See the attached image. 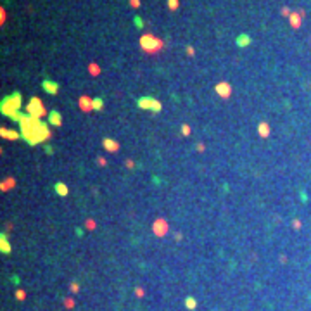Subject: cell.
<instances>
[{"instance_id":"obj_3","label":"cell","mask_w":311,"mask_h":311,"mask_svg":"<svg viewBox=\"0 0 311 311\" xmlns=\"http://www.w3.org/2000/svg\"><path fill=\"white\" fill-rule=\"evenodd\" d=\"M164 47L161 38H158L156 35L152 33H145V35H142L140 37V49L144 50L145 54L149 56H154V54H159Z\"/></svg>"},{"instance_id":"obj_32","label":"cell","mask_w":311,"mask_h":311,"mask_svg":"<svg viewBox=\"0 0 311 311\" xmlns=\"http://www.w3.org/2000/svg\"><path fill=\"white\" fill-rule=\"evenodd\" d=\"M71 291L78 292V291H80V285H78V283H71Z\"/></svg>"},{"instance_id":"obj_2","label":"cell","mask_w":311,"mask_h":311,"mask_svg":"<svg viewBox=\"0 0 311 311\" xmlns=\"http://www.w3.org/2000/svg\"><path fill=\"white\" fill-rule=\"evenodd\" d=\"M21 104H23V97H21V93L19 92H14V93H11V95H7V97L2 99V102H0V111H2L4 116L12 118L16 113H19Z\"/></svg>"},{"instance_id":"obj_13","label":"cell","mask_w":311,"mask_h":311,"mask_svg":"<svg viewBox=\"0 0 311 311\" xmlns=\"http://www.w3.org/2000/svg\"><path fill=\"white\" fill-rule=\"evenodd\" d=\"M154 232H156V235L162 237V235L168 232V225H166V221H162V220H158V221L154 223Z\"/></svg>"},{"instance_id":"obj_6","label":"cell","mask_w":311,"mask_h":311,"mask_svg":"<svg viewBox=\"0 0 311 311\" xmlns=\"http://www.w3.org/2000/svg\"><path fill=\"white\" fill-rule=\"evenodd\" d=\"M214 92L218 93L221 99H228L232 95V87H230V83H226V81H220L218 85L214 87Z\"/></svg>"},{"instance_id":"obj_35","label":"cell","mask_w":311,"mask_h":311,"mask_svg":"<svg viewBox=\"0 0 311 311\" xmlns=\"http://www.w3.org/2000/svg\"><path fill=\"white\" fill-rule=\"evenodd\" d=\"M204 149H206L204 144H197V150H199V152H204Z\"/></svg>"},{"instance_id":"obj_30","label":"cell","mask_w":311,"mask_h":311,"mask_svg":"<svg viewBox=\"0 0 311 311\" xmlns=\"http://www.w3.org/2000/svg\"><path fill=\"white\" fill-rule=\"evenodd\" d=\"M16 297H17V299H21V301H23V299H24V297H26L24 291H17V292H16Z\"/></svg>"},{"instance_id":"obj_18","label":"cell","mask_w":311,"mask_h":311,"mask_svg":"<svg viewBox=\"0 0 311 311\" xmlns=\"http://www.w3.org/2000/svg\"><path fill=\"white\" fill-rule=\"evenodd\" d=\"M185 306L189 308V309H195L197 308V301H195L192 295H187V299H185Z\"/></svg>"},{"instance_id":"obj_16","label":"cell","mask_w":311,"mask_h":311,"mask_svg":"<svg viewBox=\"0 0 311 311\" xmlns=\"http://www.w3.org/2000/svg\"><path fill=\"white\" fill-rule=\"evenodd\" d=\"M258 133L261 135L263 138H266V137H270V125L268 123H259V126H258Z\"/></svg>"},{"instance_id":"obj_24","label":"cell","mask_w":311,"mask_h":311,"mask_svg":"<svg viewBox=\"0 0 311 311\" xmlns=\"http://www.w3.org/2000/svg\"><path fill=\"white\" fill-rule=\"evenodd\" d=\"M280 12H282V16H283V17H291L292 11H291L289 7H282V11H280Z\"/></svg>"},{"instance_id":"obj_20","label":"cell","mask_w":311,"mask_h":311,"mask_svg":"<svg viewBox=\"0 0 311 311\" xmlns=\"http://www.w3.org/2000/svg\"><path fill=\"white\" fill-rule=\"evenodd\" d=\"M11 187H14V180H12V178H7V180H4V182H2L0 189H2V192H5V190H9Z\"/></svg>"},{"instance_id":"obj_7","label":"cell","mask_w":311,"mask_h":311,"mask_svg":"<svg viewBox=\"0 0 311 311\" xmlns=\"http://www.w3.org/2000/svg\"><path fill=\"white\" fill-rule=\"evenodd\" d=\"M78 107H80L83 113H90V111H93V99H90L88 95H81L80 100H78Z\"/></svg>"},{"instance_id":"obj_21","label":"cell","mask_w":311,"mask_h":311,"mask_svg":"<svg viewBox=\"0 0 311 311\" xmlns=\"http://www.w3.org/2000/svg\"><path fill=\"white\" fill-rule=\"evenodd\" d=\"M104 107V100L100 97H95L93 99V111H100Z\"/></svg>"},{"instance_id":"obj_33","label":"cell","mask_w":311,"mask_h":311,"mask_svg":"<svg viewBox=\"0 0 311 311\" xmlns=\"http://www.w3.org/2000/svg\"><path fill=\"white\" fill-rule=\"evenodd\" d=\"M97 162H99V164H100V166H105V164H107V161H105V158H99V159H97Z\"/></svg>"},{"instance_id":"obj_23","label":"cell","mask_w":311,"mask_h":311,"mask_svg":"<svg viewBox=\"0 0 311 311\" xmlns=\"http://www.w3.org/2000/svg\"><path fill=\"white\" fill-rule=\"evenodd\" d=\"M133 23H135V26H137L138 29H142V28H144V21H142V19H140V17H138V16H135Z\"/></svg>"},{"instance_id":"obj_34","label":"cell","mask_w":311,"mask_h":311,"mask_svg":"<svg viewBox=\"0 0 311 311\" xmlns=\"http://www.w3.org/2000/svg\"><path fill=\"white\" fill-rule=\"evenodd\" d=\"M52 152H54V149H52V147H50V145H45V154H49V156H50Z\"/></svg>"},{"instance_id":"obj_37","label":"cell","mask_w":311,"mask_h":311,"mask_svg":"<svg viewBox=\"0 0 311 311\" xmlns=\"http://www.w3.org/2000/svg\"><path fill=\"white\" fill-rule=\"evenodd\" d=\"M294 228H301V221H299V220H295V221H294Z\"/></svg>"},{"instance_id":"obj_27","label":"cell","mask_w":311,"mask_h":311,"mask_svg":"<svg viewBox=\"0 0 311 311\" xmlns=\"http://www.w3.org/2000/svg\"><path fill=\"white\" fill-rule=\"evenodd\" d=\"M85 225H87V228H88V230H93V228H95V221H93V220H87Z\"/></svg>"},{"instance_id":"obj_36","label":"cell","mask_w":311,"mask_h":311,"mask_svg":"<svg viewBox=\"0 0 311 311\" xmlns=\"http://www.w3.org/2000/svg\"><path fill=\"white\" fill-rule=\"evenodd\" d=\"M135 292H137V295H138V297H142V295H144V291H142L140 287H138V289H137Z\"/></svg>"},{"instance_id":"obj_5","label":"cell","mask_w":311,"mask_h":311,"mask_svg":"<svg viewBox=\"0 0 311 311\" xmlns=\"http://www.w3.org/2000/svg\"><path fill=\"white\" fill-rule=\"evenodd\" d=\"M137 105L140 109H149V111H152V113H159V111L162 109L161 102L152 99V97H140L137 100Z\"/></svg>"},{"instance_id":"obj_11","label":"cell","mask_w":311,"mask_h":311,"mask_svg":"<svg viewBox=\"0 0 311 311\" xmlns=\"http://www.w3.org/2000/svg\"><path fill=\"white\" fill-rule=\"evenodd\" d=\"M42 87H43V90L47 93H50V95H56V93L59 92V85L52 80H45L43 83H42Z\"/></svg>"},{"instance_id":"obj_25","label":"cell","mask_w":311,"mask_h":311,"mask_svg":"<svg viewBox=\"0 0 311 311\" xmlns=\"http://www.w3.org/2000/svg\"><path fill=\"white\" fill-rule=\"evenodd\" d=\"M4 23H5V9L2 7L0 9V26H4Z\"/></svg>"},{"instance_id":"obj_4","label":"cell","mask_w":311,"mask_h":311,"mask_svg":"<svg viewBox=\"0 0 311 311\" xmlns=\"http://www.w3.org/2000/svg\"><path fill=\"white\" fill-rule=\"evenodd\" d=\"M26 114L31 118H43L45 114H47V109H45V105L43 102H42V99L38 97H31V100L28 102V105H26Z\"/></svg>"},{"instance_id":"obj_12","label":"cell","mask_w":311,"mask_h":311,"mask_svg":"<svg viewBox=\"0 0 311 311\" xmlns=\"http://www.w3.org/2000/svg\"><path fill=\"white\" fill-rule=\"evenodd\" d=\"M49 125H52V126H61V125H62V116H61V113H57V111H52V113H49Z\"/></svg>"},{"instance_id":"obj_31","label":"cell","mask_w":311,"mask_h":311,"mask_svg":"<svg viewBox=\"0 0 311 311\" xmlns=\"http://www.w3.org/2000/svg\"><path fill=\"white\" fill-rule=\"evenodd\" d=\"M125 164H126V168H130V170H131V168L135 166V162L131 161V159H126V162H125Z\"/></svg>"},{"instance_id":"obj_22","label":"cell","mask_w":311,"mask_h":311,"mask_svg":"<svg viewBox=\"0 0 311 311\" xmlns=\"http://www.w3.org/2000/svg\"><path fill=\"white\" fill-rule=\"evenodd\" d=\"M168 7H170V11H176L180 7V2L178 0H168Z\"/></svg>"},{"instance_id":"obj_17","label":"cell","mask_w":311,"mask_h":311,"mask_svg":"<svg viewBox=\"0 0 311 311\" xmlns=\"http://www.w3.org/2000/svg\"><path fill=\"white\" fill-rule=\"evenodd\" d=\"M251 43V37L247 33H242V35H238L237 37V45L238 47H247Z\"/></svg>"},{"instance_id":"obj_29","label":"cell","mask_w":311,"mask_h":311,"mask_svg":"<svg viewBox=\"0 0 311 311\" xmlns=\"http://www.w3.org/2000/svg\"><path fill=\"white\" fill-rule=\"evenodd\" d=\"M185 52H187V54H189V56H190V57H194L195 50H194V47H190V45H189V47H187V49H185Z\"/></svg>"},{"instance_id":"obj_14","label":"cell","mask_w":311,"mask_h":311,"mask_svg":"<svg viewBox=\"0 0 311 311\" xmlns=\"http://www.w3.org/2000/svg\"><path fill=\"white\" fill-rule=\"evenodd\" d=\"M0 251H2V252H5V254H9V252H11V244H9L7 235H5V233L0 235Z\"/></svg>"},{"instance_id":"obj_9","label":"cell","mask_w":311,"mask_h":311,"mask_svg":"<svg viewBox=\"0 0 311 311\" xmlns=\"http://www.w3.org/2000/svg\"><path fill=\"white\" fill-rule=\"evenodd\" d=\"M0 135H2V138H7V140H19V138L23 137L19 131L7 130V128H0Z\"/></svg>"},{"instance_id":"obj_8","label":"cell","mask_w":311,"mask_h":311,"mask_svg":"<svg viewBox=\"0 0 311 311\" xmlns=\"http://www.w3.org/2000/svg\"><path fill=\"white\" fill-rule=\"evenodd\" d=\"M303 17H304V12L303 11H299V12H292L291 17H289V23L294 29H299L301 24H303Z\"/></svg>"},{"instance_id":"obj_10","label":"cell","mask_w":311,"mask_h":311,"mask_svg":"<svg viewBox=\"0 0 311 311\" xmlns=\"http://www.w3.org/2000/svg\"><path fill=\"white\" fill-rule=\"evenodd\" d=\"M102 147H104L107 152H118V150H119V144H118L116 140H113V138H104V140H102Z\"/></svg>"},{"instance_id":"obj_26","label":"cell","mask_w":311,"mask_h":311,"mask_svg":"<svg viewBox=\"0 0 311 311\" xmlns=\"http://www.w3.org/2000/svg\"><path fill=\"white\" fill-rule=\"evenodd\" d=\"M182 133L185 135V137H189V135H190V126L189 125H182Z\"/></svg>"},{"instance_id":"obj_28","label":"cell","mask_w":311,"mask_h":311,"mask_svg":"<svg viewBox=\"0 0 311 311\" xmlns=\"http://www.w3.org/2000/svg\"><path fill=\"white\" fill-rule=\"evenodd\" d=\"M130 5H131L133 9H138L140 7V0H130Z\"/></svg>"},{"instance_id":"obj_15","label":"cell","mask_w":311,"mask_h":311,"mask_svg":"<svg viewBox=\"0 0 311 311\" xmlns=\"http://www.w3.org/2000/svg\"><path fill=\"white\" fill-rule=\"evenodd\" d=\"M54 190L57 192V195H61V197H66L68 195V187H66V183H62V182H57L56 185H54Z\"/></svg>"},{"instance_id":"obj_19","label":"cell","mask_w":311,"mask_h":311,"mask_svg":"<svg viewBox=\"0 0 311 311\" xmlns=\"http://www.w3.org/2000/svg\"><path fill=\"white\" fill-rule=\"evenodd\" d=\"M88 71L92 76H97L99 73H100V68H99V64H95V62H90L88 64Z\"/></svg>"},{"instance_id":"obj_1","label":"cell","mask_w":311,"mask_h":311,"mask_svg":"<svg viewBox=\"0 0 311 311\" xmlns=\"http://www.w3.org/2000/svg\"><path fill=\"white\" fill-rule=\"evenodd\" d=\"M19 126H21V135H23V138L28 142L29 145L43 144V142H47L52 137L47 123H43L42 119H38V118L28 116V114L23 118V121L19 123Z\"/></svg>"}]
</instances>
